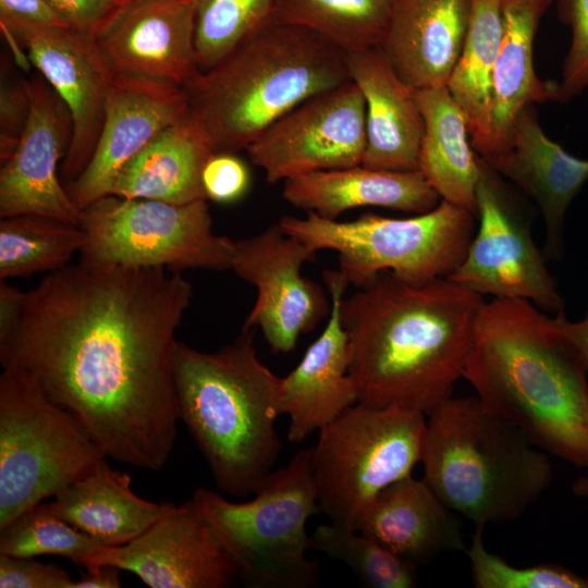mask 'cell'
<instances>
[{"label":"cell","instance_id":"obj_1","mask_svg":"<svg viewBox=\"0 0 588 588\" xmlns=\"http://www.w3.org/2000/svg\"><path fill=\"white\" fill-rule=\"evenodd\" d=\"M193 296L181 272L79 260L23 292L0 360L32 378L107 457L158 471L177 434L175 331Z\"/></svg>","mask_w":588,"mask_h":588},{"label":"cell","instance_id":"obj_2","mask_svg":"<svg viewBox=\"0 0 588 588\" xmlns=\"http://www.w3.org/2000/svg\"><path fill=\"white\" fill-rule=\"evenodd\" d=\"M485 297L441 278L414 284L382 271L341 302L358 403L426 416L463 378Z\"/></svg>","mask_w":588,"mask_h":588},{"label":"cell","instance_id":"obj_3","mask_svg":"<svg viewBox=\"0 0 588 588\" xmlns=\"http://www.w3.org/2000/svg\"><path fill=\"white\" fill-rule=\"evenodd\" d=\"M588 370L552 316L525 299L485 302L463 378L537 448L588 468Z\"/></svg>","mask_w":588,"mask_h":588},{"label":"cell","instance_id":"obj_4","mask_svg":"<svg viewBox=\"0 0 588 588\" xmlns=\"http://www.w3.org/2000/svg\"><path fill=\"white\" fill-rule=\"evenodd\" d=\"M254 329L213 353L176 341L172 377L179 418L205 457L218 489L252 495L274 470L280 383L258 358Z\"/></svg>","mask_w":588,"mask_h":588},{"label":"cell","instance_id":"obj_5","mask_svg":"<svg viewBox=\"0 0 588 588\" xmlns=\"http://www.w3.org/2000/svg\"><path fill=\"white\" fill-rule=\"evenodd\" d=\"M351 81L347 51L310 29L269 23L184 90L213 152L236 154L299 103Z\"/></svg>","mask_w":588,"mask_h":588},{"label":"cell","instance_id":"obj_6","mask_svg":"<svg viewBox=\"0 0 588 588\" xmlns=\"http://www.w3.org/2000/svg\"><path fill=\"white\" fill-rule=\"evenodd\" d=\"M422 480L476 526L515 520L550 487L544 451L477 396H451L429 415Z\"/></svg>","mask_w":588,"mask_h":588},{"label":"cell","instance_id":"obj_7","mask_svg":"<svg viewBox=\"0 0 588 588\" xmlns=\"http://www.w3.org/2000/svg\"><path fill=\"white\" fill-rule=\"evenodd\" d=\"M247 502L197 488L193 502L234 562L241 581L255 588H309L319 565L307 555L309 517L321 513L313 475L311 448L274 469Z\"/></svg>","mask_w":588,"mask_h":588},{"label":"cell","instance_id":"obj_8","mask_svg":"<svg viewBox=\"0 0 588 588\" xmlns=\"http://www.w3.org/2000/svg\"><path fill=\"white\" fill-rule=\"evenodd\" d=\"M476 220L469 210L441 199L409 218L365 213L338 221L307 212L304 218L283 216L278 224L315 252H336L340 273L357 289L382 271L414 284L449 278L466 255Z\"/></svg>","mask_w":588,"mask_h":588},{"label":"cell","instance_id":"obj_9","mask_svg":"<svg viewBox=\"0 0 588 588\" xmlns=\"http://www.w3.org/2000/svg\"><path fill=\"white\" fill-rule=\"evenodd\" d=\"M107 455L24 372L0 376V528L93 471Z\"/></svg>","mask_w":588,"mask_h":588},{"label":"cell","instance_id":"obj_10","mask_svg":"<svg viewBox=\"0 0 588 588\" xmlns=\"http://www.w3.org/2000/svg\"><path fill=\"white\" fill-rule=\"evenodd\" d=\"M426 427L421 412L357 403L320 429L311 465L321 514L356 529L378 494L421 462Z\"/></svg>","mask_w":588,"mask_h":588},{"label":"cell","instance_id":"obj_11","mask_svg":"<svg viewBox=\"0 0 588 588\" xmlns=\"http://www.w3.org/2000/svg\"><path fill=\"white\" fill-rule=\"evenodd\" d=\"M79 260L99 265L223 271L233 240L216 235L206 199L176 205L108 195L82 210Z\"/></svg>","mask_w":588,"mask_h":588},{"label":"cell","instance_id":"obj_12","mask_svg":"<svg viewBox=\"0 0 588 588\" xmlns=\"http://www.w3.org/2000/svg\"><path fill=\"white\" fill-rule=\"evenodd\" d=\"M478 226L466 255L448 278L481 296L525 299L552 316L564 299L532 236L534 215L522 193L479 157Z\"/></svg>","mask_w":588,"mask_h":588},{"label":"cell","instance_id":"obj_13","mask_svg":"<svg viewBox=\"0 0 588 588\" xmlns=\"http://www.w3.org/2000/svg\"><path fill=\"white\" fill-rule=\"evenodd\" d=\"M245 150L269 183L362 166L365 98L352 81L319 93L273 122Z\"/></svg>","mask_w":588,"mask_h":588},{"label":"cell","instance_id":"obj_14","mask_svg":"<svg viewBox=\"0 0 588 588\" xmlns=\"http://www.w3.org/2000/svg\"><path fill=\"white\" fill-rule=\"evenodd\" d=\"M316 254L278 223L233 240L231 270L257 290L242 330L258 327L273 353L293 351L299 335L314 330L331 311L323 289L301 272Z\"/></svg>","mask_w":588,"mask_h":588},{"label":"cell","instance_id":"obj_15","mask_svg":"<svg viewBox=\"0 0 588 588\" xmlns=\"http://www.w3.org/2000/svg\"><path fill=\"white\" fill-rule=\"evenodd\" d=\"M81 566H113L151 588H226L241 581L234 562L193 500L171 503L138 537L100 548Z\"/></svg>","mask_w":588,"mask_h":588},{"label":"cell","instance_id":"obj_16","mask_svg":"<svg viewBox=\"0 0 588 588\" xmlns=\"http://www.w3.org/2000/svg\"><path fill=\"white\" fill-rule=\"evenodd\" d=\"M24 83L29 114L15 151L1 163L0 216L39 215L79 225L82 210L60 177L72 137L70 112L39 72Z\"/></svg>","mask_w":588,"mask_h":588},{"label":"cell","instance_id":"obj_17","mask_svg":"<svg viewBox=\"0 0 588 588\" xmlns=\"http://www.w3.org/2000/svg\"><path fill=\"white\" fill-rule=\"evenodd\" d=\"M17 44L70 112L72 137L60 167L65 186L93 156L114 73L96 38L69 26L32 30Z\"/></svg>","mask_w":588,"mask_h":588},{"label":"cell","instance_id":"obj_18","mask_svg":"<svg viewBox=\"0 0 588 588\" xmlns=\"http://www.w3.org/2000/svg\"><path fill=\"white\" fill-rule=\"evenodd\" d=\"M189 112L184 88L162 81L114 75L93 156L65 189L83 210L111 194L122 168L160 132Z\"/></svg>","mask_w":588,"mask_h":588},{"label":"cell","instance_id":"obj_19","mask_svg":"<svg viewBox=\"0 0 588 588\" xmlns=\"http://www.w3.org/2000/svg\"><path fill=\"white\" fill-rule=\"evenodd\" d=\"M197 0H130L96 40L114 75L185 88L201 71L195 50Z\"/></svg>","mask_w":588,"mask_h":588},{"label":"cell","instance_id":"obj_20","mask_svg":"<svg viewBox=\"0 0 588 588\" xmlns=\"http://www.w3.org/2000/svg\"><path fill=\"white\" fill-rule=\"evenodd\" d=\"M483 160L532 200L544 223L543 254L547 260H560L568 208L588 182V159L571 155L549 138L536 105H528L514 122L507 147Z\"/></svg>","mask_w":588,"mask_h":588},{"label":"cell","instance_id":"obj_21","mask_svg":"<svg viewBox=\"0 0 588 588\" xmlns=\"http://www.w3.org/2000/svg\"><path fill=\"white\" fill-rule=\"evenodd\" d=\"M323 279L331 299L328 323L280 383V412L290 418L291 443L306 440L358 403L357 388L348 372V341L340 314L348 283L339 270L324 271Z\"/></svg>","mask_w":588,"mask_h":588},{"label":"cell","instance_id":"obj_22","mask_svg":"<svg viewBox=\"0 0 588 588\" xmlns=\"http://www.w3.org/2000/svg\"><path fill=\"white\" fill-rule=\"evenodd\" d=\"M348 69L366 102L362 166L418 171L425 123L416 89L397 75L380 48L348 52Z\"/></svg>","mask_w":588,"mask_h":588},{"label":"cell","instance_id":"obj_23","mask_svg":"<svg viewBox=\"0 0 588 588\" xmlns=\"http://www.w3.org/2000/svg\"><path fill=\"white\" fill-rule=\"evenodd\" d=\"M553 0H503L502 37L492 77L485 140L476 154L489 159L509 145L514 122L528 105L558 101L559 83L541 79L535 70L534 42Z\"/></svg>","mask_w":588,"mask_h":588},{"label":"cell","instance_id":"obj_24","mask_svg":"<svg viewBox=\"0 0 588 588\" xmlns=\"http://www.w3.org/2000/svg\"><path fill=\"white\" fill-rule=\"evenodd\" d=\"M471 0H402L379 47L415 89L446 87L461 54Z\"/></svg>","mask_w":588,"mask_h":588},{"label":"cell","instance_id":"obj_25","mask_svg":"<svg viewBox=\"0 0 588 588\" xmlns=\"http://www.w3.org/2000/svg\"><path fill=\"white\" fill-rule=\"evenodd\" d=\"M356 530L415 568L440 553L466 550L456 513L424 480L412 475L382 490Z\"/></svg>","mask_w":588,"mask_h":588},{"label":"cell","instance_id":"obj_26","mask_svg":"<svg viewBox=\"0 0 588 588\" xmlns=\"http://www.w3.org/2000/svg\"><path fill=\"white\" fill-rule=\"evenodd\" d=\"M282 196L296 208L332 220L359 207H382L418 215L441 201L419 171L376 170L364 166L287 179Z\"/></svg>","mask_w":588,"mask_h":588},{"label":"cell","instance_id":"obj_27","mask_svg":"<svg viewBox=\"0 0 588 588\" xmlns=\"http://www.w3.org/2000/svg\"><path fill=\"white\" fill-rule=\"evenodd\" d=\"M212 154L206 132L188 112L122 168L110 195L176 205L207 200L201 173Z\"/></svg>","mask_w":588,"mask_h":588},{"label":"cell","instance_id":"obj_28","mask_svg":"<svg viewBox=\"0 0 588 588\" xmlns=\"http://www.w3.org/2000/svg\"><path fill=\"white\" fill-rule=\"evenodd\" d=\"M131 481L127 473L112 468L106 458L48 504L63 520L105 546H122L148 529L171 504L138 497Z\"/></svg>","mask_w":588,"mask_h":588},{"label":"cell","instance_id":"obj_29","mask_svg":"<svg viewBox=\"0 0 588 588\" xmlns=\"http://www.w3.org/2000/svg\"><path fill=\"white\" fill-rule=\"evenodd\" d=\"M416 95L425 123L418 171L442 200L476 216L480 163L466 118L446 87L416 89Z\"/></svg>","mask_w":588,"mask_h":588},{"label":"cell","instance_id":"obj_30","mask_svg":"<svg viewBox=\"0 0 588 588\" xmlns=\"http://www.w3.org/2000/svg\"><path fill=\"white\" fill-rule=\"evenodd\" d=\"M503 0H471L465 41L446 88L464 113L475 151L489 120L493 70L499 51Z\"/></svg>","mask_w":588,"mask_h":588},{"label":"cell","instance_id":"obj_31","mask_svg":"<svg viewBox=\"0 0 588 588\" xmlns=\"http://www.w3.org/2000/svg\"><path fill=\"white\" fill-rule=\"evenodd\" d=\"M402 0H275L271 23L310 29L347 52L379 48Z\"/></svg>","mask_w":588,"mask_h":588},{"label":"cell","instance_id":"obj_32","mask_svg":"<svg viewBox=\"0 0 588 588\" xmlns=\"http://www.w3.org/2000/svg\"><path fill=\"white\" fill-rule=\"evenodd\" d=\"M85 234L79 225L39 215H17L0 221V279L53 272L79 253Z\"/></svg>","mask_w":588,"mask_h":588},{"label":"cell","instance_id":"obj_33","mask_svg":"<svg viewBox=\"0 0 588 588\" xmlns=\"http://www.w3.org/2000/svg\"><path fill=\"white\" fill-rule=\"evenodd\" d=\"M310 548L347 565L366 587L416 586L417 568L356 529L333 523L319 525L310 535Z\"/></svg>","mask_w":588,"mask_h":588},{"label":"cell","instance_id":"obj_34","mask_svg":"<svg viewBox=\"0 0 588 588\" xmlns=\"http://www.w3.org/2000/svg\"><path fill=\"white\" fill-rule=\"evenodd\" d=\"M275 0H197L195 50L207 71L271 23Z\"/></svg>","mask_w":588,"mask_h":588},{"label":"cell","instance_id":"obj_35","mask_svg":"<svg viewBox=\"0 0 588 588\" xmlns=\"http://www.w3.org/2000/svg\"><path fill=\"white\" fill-rule=\"evenodd\" d=\"M102 542L59 517L49 504H37L0 528V554L14 558L59 555L81 566Z\"/></svg>","mask_w":588,"mask_h":588},{"label":"cell","instance_id":"obj_36","mask_svg":"<svg viewBox=\"0 0 588 588\" xmlns=\"http://www.w3.org/2000/svg\"><path fill=\"white\" fill-rule=\"evenodd\" d=\"M483 526H476L466 549L477 588H588V578L556 564L516 567L486 549Z\"/></svg>","mask_w":588,"mask_h":588},{"label":"cell","instance_id":"obj_37","mask_svg":"<svg viewBox=\"0 0 588 588\" xmlns=\"http://www.w3.org/2000/svg\"><path fill=\"white\" fill-rule=\"evenodd\" d=\"M559 20L571 29L558 102H568L588 87V0H558Z\"/></svg>","mask_w":588,"mask_h":588},{"label":"cell","instance_id":"obj_38","mask_svg":"<svg viewBox=\"0 0 588 588\" xmlns=\"http://www.w3.org/2000/svg\"><path fill=\"white\" fill-rule=\"evenodd\" d=\"M201 183L207 199L229 204L246 194L250 173L236 154L213 152L203 169Z\"/></svg>","mask_w":588,"mask_h":588},{"label":"cell","instance_id":"obj_39","mask_svg":"<svg viewBox=\"0 0 588 588\" xmlns=\"http://www.w3.org/2000/svg\"><path fill=\"white\" fill-rule=\"evenodd\" d=\"M74 581L56 564L0 554V588H73Z\"/></svg>","mask_w":588,"mask_h":588},{"label":"cell","instance_id":"obj_40","mask_svg":"<svg viewBox=\"0 0 588 588\" xmlns=\"http://www.w3.org/2000/svg\"><path fill=\"white\" fill-rule=\"evenodd\" d=\"M0 24L16 44L32 30L69 26L47 0H0Z\"/></svg>","mask_w":588,"mask_h":588},{"label":"cell","instance_id":"obj_41","mask_svg":"<svg viewBox=\"0 0 588 588\" xmlns=\"http://www.w3.org/2000/svg\"><path fill=\"white\" fill-rule=\"evenodd\" d=\"M29 114V96L24 83H5L0 90V160L15 151Z\"/></svg>","mask_w":588,"mask_h":588},{"label":"cell","instance_id":"obj_42","mask_svg":"<svg viewBox=\"0 0 588 588\" xmlns=\"http://www.w3.org/2000/svg\"><path fill=\"white\" fill-rule=\"evenodd\" d=\"M66 24L96 38L130 0H47Z\"/></svg>","mask_w":588,"mask_h":588},{"label":"cell","instance_id":"obj_43","mask_svg":"<svg viewBox=\"0 0 588 588\" xmlns=\"http://www.w3.org/2000/svg\"><path fill=\"white\" fill-rule=\"evenodd\" d=\"M553 323L560 333L576 350L588 370V316L579 321H571L565 313L552 316Z\"/></svg>","mask_w":588,"mask_h":588},{"label":"cell","instance_id":"obj_44","mask_svg":"<svg viewBox=\"0 0 588 588\" xmlns=\"http://www.w3.org/2000/svg\"><path fill=\"white\" fill-rule=\"evenodd\" d=\"M120 571L113 566L86 569V573L74 581L73 588H119L121 587Z\"/></svg>","mask_w":588,"mask_h":588},{"label":"cell","instance_id":"obj_45","mask_svg":"<svg viewBox=\"0 0 588 588\" xmlns=\"http://www.w3.org/2000/svg\"><path fill=\"white\" fill-rule=\"evenodd\" d=\"M572 491L576 497L588 501V477L577 478L572 485Z\"/></svg>","mask_w":588,"mask_h":588}]
</instances>
